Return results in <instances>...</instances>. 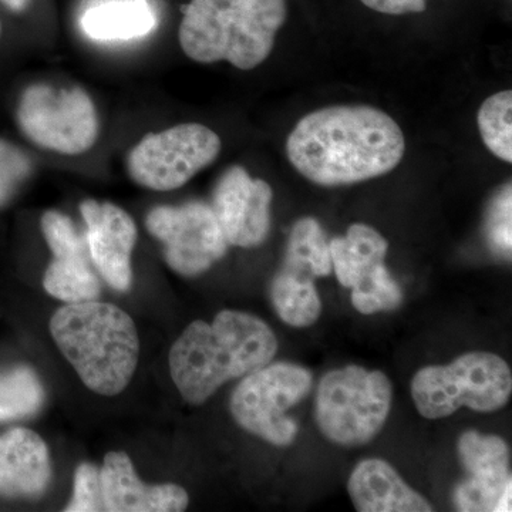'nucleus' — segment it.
<instances>
[{
	"instance_id": "aec40b11",
	"label": "nucleus",
	"mask_w": 512,
	"mask_h": 512,
	"mask_svg": "<svg viewBox=\"0 0 512 512\" xmlns=\"http://www.w3.org/2000/svg\"><path fill=\"white\" fill-rule=\"evenodd\" d=\"M457 451L468 477L493 483L511 480L510 450L501 437L466 431L458 439Z\"/></svg>"
},
{
	"instance_id": "f8f14e48",
	"label": "nucleus",
	"mask_w": 512,
	"mask_h": 512,
	"mask_svg": "<svg viewBox=\"0 0 512 512\" xmlns=\"http://www.w3.org/2000/svg\"><path fill=\"white\" fill-rule=\"evenodd\" d=\"M86 222L87 248L94 266L116 291H128L133 281L131 254L136 247L137 225L119 205L86 200L80 204Z\"/></svg>"
},
{
	"instance_id": "6e6552de",
	"label": "nucleus",
	"mask_w": 512,
	"mask_h": 512,
	"mask_svg": "<svg viewBox=\"0 0 512 512\" xmlns=\"http://www.w3.org/2000/svg\"><path fill=\"white\" fill-rule=\"evenodd\" d=\"M312 389L308 369L288 362L266 365L242 377L231 397V413L242 429L274 446H291L299 427L289 410Z\"/></svg>"
},
{
	"instance_id": "9b49d317",
	"label": "nucleus",
	"mask_w": 512,
	"mask_h": 512,
	"mask_svg": "<svg viewBox=\"0 0 512 512\" xmlns=\"http://www.w3.org/2000/svg\"><path fill=\"white\" fill-rule=\"evenodd\" d=\"M271 202V185L254 180L241 165L228 168L215 185L211 207L228 245L264 244L271 229Z\"/></svg>"
},
{
	"instance_id": "cd10ccee",
	"label": "nucleus",
	"mask_w": 512,
	"mask_h": 512,
	"mask_svg": "<svg viewBox=\"0 0 512 512\" xmlns=\"http://www.w3.org/2000/svg\"><path fill=\"white\" fill-rule=\"evenodd\" d=\"M367 8L386 15L419 13L426 9L427 0H362Z\"/></svg>"
},
{
	"instance_id": "1a4fd4ad",
	"label": "nucleus",
	"mask_w": 512,
	"mask_h": 512,
	"mask_svg": "<svg viewBox=\"0 0 512 512\" xmlns=\"http://www.w3.org/2000/svg\"><path fill=\"white\" fill-rule=\"evenodd\" d=\"M220 153L221 138L210 127L180 124L141 138L128 153L127 173L147 190L173 191L210 167Z\"/></svg>"
},
{
	"instance_id": "a878e982",
	"label": "nucleus",
	"mask_w": 512,
	"mask_h": 512,
	"mask_svg": "<svg viewBox=\"0 0 512 512\" xmlns=\"http://www.w3.org/2000/svg\"><path fill=\"white\" fill-rule=\"evenodd\" d=\"M485 235L494 254L511 259V185H505L495 195L488 208Z\"/></svg>"
},
{
	"instance_id": "7ed1b4c3",
	"label": "nucleus",
	"mask_w": 512,
	"mask_h": 512,
	"mask_svg": "<svg viewBox=\"0 0 512 512\" xmlns=\"http://www.w3.org/2000/svg\"><path fill=\"white\" fill-rule=\"evenodd\" d=\"M57 348L92 392L116 396L136 372L140 340L133 319L106 302L67 303L50 319Z\"/></svg>"
},
{
	"instance_id": "20e7f679",
	"label": "nucleus",
	"mask_w": 512,
	"mask_h": 512,
	"mask_svg": "<svg viewBox=\"0 0 512 512\" xmlns=\"http://www.w3.org/2000/svg\"><path fill=\"white\" fill-rule=\"evenodd\" d=\"M183 10L178 39L185 55L241 70L268 59L288 15L286 0H191Z\"/></svg>"
},
{
	"instance_id": "393cba45",
	"label": "nucleus",
	"mask_w": 512,
	"mask_h": 512,
	"mask_svg": "<svg viewBox=\"0 0 512 512\" xmlns=\"http://www.w3.org/2000/svg\"><path fill=\"white\" fill-rule=\"evenodd\" d=\"M32 174V161L16 144L0 138V210L9 204Z\"/></svg>"
},
{
	"instance_id": "c85d7f7f",
	"label": "nucleus",
	"mask_w": 512,
	"mask_h": 512,
	"mask_svg": "<svg viewBox=\"0 0 512 512\" xmlns=\"http://www.w3.org/2000/svg\"><path fill=\"white\" fill-rule=\"evenodd\" d=\"M10 12L22 13L29 8L30 0H0Z\"/></svg>"
},
{
	"instance_id": "6ab92c4d",
	"label": "nucleus",
	"mask_w": 512,
	"mask_h": 512,
	"mask_svg": "<svg viewBox=\"0 0 512 512\" xmlns=\"http://www.w3.org/2000/svg\"><path fill=\"white\" fill-rule=\"evenodd\" d=\"M313 276L296 269L282 268L271 285V299L279 318L293 328H306L319 319L322 301Z\"/></svg>"
},
{
	"instance_id": "f257e3e1",
	"label": "nucleus",
	"mask_w": 512,
	"mask_h": 512,
	"mask_svg": "<svg viewBox=\"0 0 512 512\" xmlns=\"http://www.w3.org/2000/svg\"><path fill=\"white\" fill-rule=\"evenodd\" d=\"M402 128L370 106H333L313 111L293 128L286 154L299 174L322 187L382 177L403 160Z\"/></svg>"
},
{
	"instance_id": "4be33fe9",
	"label": "nucleus",
	"mask_w": 512,
	"mask_h": 512,
	"mask_svg": "<svg viewBox=\"0 0 512 512\" xmlns=\"http://www.w3.org/2000/svg\"><path fill=\"white\" fill-rule=\"evenodd\" d=\"M43 402L45 389L35 370L16 366L0 373V423L33 416Z\"/></svg>"
},
{
	"instance_id": "a211bd4d",
	"label": "nucleus",
	"mask_w": 512,
	"mask_h": 512,
	"mask_svg": "<svg viewBox=\"0 0 512 512\" xmlns=\"http://www.w3.org/2000/svg\"><path fill=\"white\" fill-rule=\"evenodd\" d=\"M47 266L43 286L53 298L66 303L96 301L100 296L99 276L90 265L89 248L53 254Z\"/></svg>"
},
{
	"instance_id": "39448f33",
	"label": "nucleus",
	"mask_w": 512,
	"mask_h": 512,
	"mask_svg": "<svg viewBox=\"0 0 512 512\" xmlns=\"http://www.w3.org/2000/svg\"><path fill=\"white\" fill-rule=\"evenodd\" d=\"M511 393L510 366L488 352L466 353L447 366L423 367L412 382L416 409L430 420L444 419L464 406L478 413L497 412Z\"/></svg>"
},
{
	"instance_id": "f3484780",
	"label": "nucleus",
	"mask_w": 512,
	"mask_h": 512,
	"mask_svg": "<svg viewBox=\"0 0 512 512\" xmlns=\"http://www.w3.org/2000/svg\"><path fill=\"white\" fill-rule=\"evenodd\" d=\"M329 249L336 278L346 288H353L373 268L383 264L389 244L375 228L353 224L346 237L330 241Z\"/></svg>"
},
{
	"instance_id": "5701e85b",
	"label": "nucleus",
	"mask_w": 512,
	"mask_h": 512,
	"mask_svg": "<svg viewBox=\"0 0 512 512\" xmlns=\"http://www.w3.org/2000/svg\"><path fill=\"white\" fill-rule=\"evenodd\" d=\"M478 128L485 146L495 157L512 161V93L493 94L478 111Z\"/></svg>"
},
{
	"instance_id": "ddd939ff",
	"label": "nucleus",
	"mask_w": 512,
	"mask_h": 512,
	"mask_svg": "<svg viewBox=\"0 0 512 512\" xmlns=\"http://www.w3.org/2000/svg\"><path fill=\"white\" fill-rule=\"evenodd\" d=\"M103 510L107 512H178L187 510V491L175 484L148 485L137 477L126 453L111 451L100 470Z\"/></svg>"
},
{
	"instance_id": "412c9836",
	"label": "nucleus",
	"mask_w": 512,
	"mask_h": 512,
	"mask_svg": "<svg viewBox=\"0 0 512 512\" xmlns=\"http://www.w3.org/2000/svg\"><path fill=\"white\" fill-rule=\"evenodd\" d=\"M284 266L312 276L330 275L333 268L329 244L318 221L303 218L293 225Z\"/></svg>"
},
{
	"instance_id": "423d86ee",
	"label": "nucleus",
	"mask_w": 512,
	"mask_h": 512,
	"mask_svg": "<svg viewBox=\"0 0 512 512\" xmlns=\"http://www.w3.org/2000/svg\"><path fill=\"white\" fill-rule=\"evenodd\" d=\"M393 387L379 370L348 366L320 380L315 420L323 436L343 447L375 439L392 409Z\"/></svg>"
},
{
	"instance_id": "9d476101",
	"label": "nucleus",
	"mask_w": 512,
	"mask_h": 512,
	"mask_svg": "<svg viewBox=\"0 0 512 512\" xmlns=\"http://www.w3.org/2000/svg\"><path fill=\"white\" fill-rule=\"evenodd\" d=\"M146 227L164 245L165 262L178 275L204 274L227 254V239L214 211L204 202L153 208Z\"/></svg>"
},
{
	"instance_id": "0eeeda50",
	"label": "nucleus",
	"mask_w": 512,
	"mask_h": 512,
	"mask_svg": "<svg viewBox=\"0 0 512 512\" xmlns=\"http://www.w3.org/2000/svg\"><path fill=\"white\" fill-rule=\"evenodd\" d=\"M15 116L30 143L63 156L87 153L99 137L96 107L82 87L32 84L20 94Z\"/></svg>"
},
{
	"instance_id": "4468645a",
	"label": "nucleus",
	"mask_w": 512,
	"mask_h": 512,
	"mask_svg": "<svg viewBox=\"0 0 512 512\" xmlns=\"http://www.w3.org/2000/svg\"><path fill=\"white\" fill-rule=\"evenodd\" d=\"M52 478L49 448L35 431L16 427L0 434V497L35 500Z\"/></svg>"
},
{
	"instance_id": "bb28decb",
	"label": "nucleus",
	"mask_w": 512,
	"mask_h": 512,
	"mask_svg": "<svg viewBox=\"0 0 512 512\" xmlns=\"http://www.w3.org/2000/svg\"><path fill=\"white\" fill-rule=\"evenodd\" d=\"M66 511H104L100 468L90 463H83L77 467L76 474H74L73 498L67 505Z\"/></svg>"
},
{
	"instance_id": "b1692460",
	"label": "nucleus",
	"mask_w": 512,
	"mask_h": 512,
	"mask_svg": "<svg viewBox=\"0 0 512 512\" xmlns=\"http://www.w3.org/2000/svg\"><path fill=\"white\" fill-rule=\"evenodd\" d=\"M352 303L363 315L394 311L403 303L402 288L394 281L386 266L380 264L353 286Z\"/></svg>"
},
{
	"instance_id": "c756f323",
	"label": "nucleus",
	"mask_w": 512,
	"mask_h": 512,
	"mask_svg": "<svg viewBox=\"0 0 512 512\" xmlns=\"http://www.w3.org/2000/svg\"><path fill=\"white\" fill-rule=\"evenodd\" d=\"M0 35H2V23H0Z\"/></svg>"
},
{
	"instance_id": "dca6fc26",
	"label": "nucleus",
	"mask_w": 512,
	"mask_h": 512,
	"mask_svg": "<svg viewBox=\"0 0 512 512\" xmlns=\"http://www.w3.org/2000/svg\"><path fill=\"white\" fill-rule=\"evenodd\" d=\"M156 13L147 0H113L84 13L82 29L94 40H130L156 29Z\"/></svg>"
},
{
	"instance_id": "f03ea898",
	"label": "nucleus",
	"mask_w": 512,
	"mask_h": 512,
	"mask_svg": "<svg viewBox=\"0 0 512 512\" xmlns=\"http://www.w3.org/2000/svg\"><path fill=\"white\" fill-rule=\"evenodd\" d=\"M278 340L247 312L221 311L214 322L195 320L170 350V372L185 402L202 404L229 380L271 363Z\"/></svg>"
},
{
	"instance_id": "2eb2a0df",
	"label": "nucleus",
	"mask_w": 512,
	"mask_h": 512,
	"mask_svg": "<svg viewBox=\"0 0 512 512\" xmlns=\"http://www.w3.org/2000/svg\"><path fill=\"white\" fill-rule=\"evenodd\" d=\"M348 491L360 512H430L433 507L382 458L360 461L350 474Z\"/></svg>"
}]
</instances>
